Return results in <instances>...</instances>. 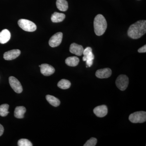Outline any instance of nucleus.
Instances as JSON below:
<instances>
[{"instance_id":"1","label":"nucleus","mask_w":146,"mask_h":146,"mask_svg":"<svg viewBox=\"0 0 146 146\" xmlns=\"http://www.w3.org/2000/svg\"><path fill=\"white\" fill-rule=\"evenodd\" d=\"M146 32V21L141 20L130 26L128 30L127 35L132 39H137L145 34Z\"/></svg>"},{"instance_id":"2","label":"nucleus","mask_w":146,"mask_h":146,"mask_svg":"<svg viewBox=\"0 0 146 146\" xmlns=\"http://www.w3.org/2000/svg\"><path fill=\"white\" fill-rule=\"evenodd\" d=\"M94 23L96 34L98 36H101L104 34L107 27V22L104 16L102 14H98L94 19Z\"/></svg>"},{"instance_id":"3","label":"nucleus","mask_w":146,"mask_h":146,"mask_svg":"<svg viewBox=\"0 0 146 146\" xmlns=\"http://www.w3.org/2000/svg\"><path fill=\"white\" fill-rule=\"evenodd\" d=\"M18 25L22 29L28 32H33L36 29V25L26 19H21L18 21Z\"/></svg>"},{"instance_id":"4","label":"nucleus","mask_w":146,"mask_h":146,"mask_svg":"<svg viewBox=\"0 0 146 146\" xmlns=\"http://www.w3.org/2000/svg\"><path fill=\"white\" fill-rule=\"evenodd\" d=\"M129 121L133 123H143L146 121V112L138 111L131 114L129 117Z\"/></svg>"},{"instance_id":"5","label":"nucleus","mask_w":146,"mask_h":146,"mask_svg":"<svg viewBox=\"0 0 146 146\" xmlns=\"http://www.w3.org/2000/svg\"><path fill=\"white\" fill-rule=\"evenodd\" d=\"M84 56L82 59L83 61H86V64L88 67H91L93 64V60L94 59V54L92 52V49L91 47H88L84 50Z\"/></svg>"},{"instance_id":"6","label":"nucleus","mask_w":146,"mask_h":146,"mask_svg":"<svg viewBox=\"0 0 146 146\" xmlns=\"http://www.w3.org/2000/svg\"><path fill=\"white\" fill-rule=\"evenodd\" d=\"M116 84L118 89L124 91L127 88L129 84V78L125 75L119 76L116 80Z\"/></svg>"},{"instance_id":"7","label":"nucleus","mask_w":146,"mask_h":146,"mask_svg":"<svg viewBox=\"0 0 146 146\" xmlns=\"http://www.w3.org/2000/svg\"><path fill=\"white\" fill-rule=\"evenodd\" d=\"M63 36V33L61 32L57 33L54 35L49 41L50 46L54 48L59 46L62 42Z\"/></svg>"},{"instance_id":"8","label":"nucleus","mask_w":146,"mask_h":146,"mask_svg":"<svg viewBox=\"0 0 146 146\" xmlns=\"http://www.w3.org/2000/svg\"><path fill=\"white\" fill-rule=\"evenodd\" d=\"M9 83L13 91L18 94H20L23 91V87L21 82L13 76L9 78Z\"/></svg>"},{"instance_id":"9","label":"nucleus","mask_w":146,"mask_h":146,"mask_svg":"<svg viewBox=\"0 0 146 146\" xmlns=\"http://www.w3.org/2000/svg\"><path fill=\"white\" fill-rule=\"evenodd\" d=\"M40 71L43 75L49 76L53 74L55 72L54 68L51 65L48 64H42L39 65Z\"/></svg>"},{"instance_id":"10","label":"nucleus","mask_w":146,"mask_h":146,"mask_svg":"<svg viewBox=\"0 0 146 146\" xmlns=\"http://www.w3.org/2000/svg\"><path fill=\"white\" fill-rule=\"evenodd\" d=\"M21 52L18 49L11 50L4 54L3 58L5 60H10L15 59L21 54Z\"/></svg>"},{"instance_id":"11","label":"nucleus","mask_w":146,"mask_h":146,"mask_svg":"<svg viewBox=\"0 0 146 146\" xmlns=\"http://www.w3.org/2000/svg\"><path fill=\"white\" fill-rule=\"evenodd\" d=\"M112 70L109 68L100 69L96 71V75L97 77L99 78H107L111 76Z\"/></svg>"},{"instance_id":"12","label":"nucleus","mask_w":146,"mask_h":146,"mask_svg":"<svg viewBox=\"0 0 146 146\" xmlns=\"http://www.w3.org/2000/svg\"><path fill=\"white\" fill-rule=\"evenodd\" d=\"M84 50V49L82 46L76 43H72L70 46V52L79 56L83 54Z\"/></svg>"},{"instance_id":"13","label":"nucleus","mask_w":146,"mask_h":146,"mask_svg":"<svg viewBox=\"0 0 146 146\" xmlns=\"http://www.w3.org/2000/svg\"><path fill=\"white\" fill-rule=\"evenodd\" d=\"M94 114L99 117H103L107 115L108 108L106 105L100 106L94 110Z\"/></svg>"},{"instance_id":"14","label":"nucleus","mask_w":146,"mask_h":146,"mask_svg":"<svg viewBox=\"0 0 146 146\" xmlns=\"http://www.w3.org/2000/svg\"><path fill=\"white\" fill-rule=\"evenodd\" d=\"M11 33L7 29H4L0 32V43L5 44L10 40Z\"/></svg>"},{"instance_id":"15","label":"nucleus","mask_w":146,"mask_h":146,"mask_svg":"<svg viewBox=\"0 0 146 146\" xmlns=\"http://www.w3.org/2000/svg\"><path fill=\"white\" fill-rule=\"evenodd\" d=\"M65 18V15L64 13L55 12L52 15L51 19L53 23H58L62 22Z\"/></svg>"},{"instance_id":"16","label":"nucleus","mask_w":146,"mask_h":146,"mask_svg":"<svg viewBox=\"0 0 146 146\" xmlns=\"http://www.w3.org/2000/svg\"><path fill=\"white\" fill-rule=\"evenodd\" d=\"M26 112L25 108L23 106H17L14 111V116L18 119H23L24 114Z\"/></svg>"},{"instance_id":"17","label":"nucleus","mask_w":146,"mask_h":146,"mask_svg":"<svg viewBox=\"0 0 146 146\" xmlns=\"http://www.w3.org/2000/svg\"><path fill=\"white\" fill-rule=\"evenodd\" d=\"M79 58L76 56H71L68 57L65 60V63L71 67H75L79 63Z\"/></svg>"},{"instance_id":"18","label":"nucleus","mask_w":146,"mask_h":146,"mask_svg":"<svg viewBox=\"0 0 146 146\" xmlns=\"http://www.w3.org/2000/svg\"><path fill=\"white\" fill-rule=\"evenodd\" d=\"M56 5L57 8L60 11H65L68 10V3L66 0H57Z\"/></svg>"},{"instance_id":"19","label":"nucleus","mask_w":146,"mask_h":146,"mask_svg":"<svg viewBox=\"0 0 146 146\" xmlns=\"http://www.w3.org/2000/svg\"><path fill=\"white\" fill-rule=\"evenodd\" d=\"M46 99L47 101L54 107H57L60 104V100L53 96L49 95H47L46 96Z\"/></svg>"},{"instance_id":"20","label":"nucleus","mask_w":146,"mask_h":146,"mask_svg":"<svg viewBox=\"0 0 146 146\" xmlns=\"http://www.w3.org/2000/svg\"><path fill=\"white\" fill-rule=\"evenodd\" d=\"M71 84L70 82L66 79H62L58 83V86L60 89H67L70 87Z\"/></svg>"},{"instance_id":"21","label":"nucleus","mask_w":146,"mask_h":146,"mask_svg":"<svg viewBox=\"0 0 146 146\" xmlns=\"http://www.w3.org/2000/svg\"><path fill=\"white\" fill-rule=\"evenodd\" d=\"M9 105L7 104H3L0 106V116L5 117L9 113L8 111Z\"/></svg>"},{"instance_id":"22","label":"nucleus","mask_w":146,"mask_h":146,"mask_svg":"<svg viewBox=\"0 0 146 146\" xmlns=\"http://www.w3.org/2000/svg\"><path fill=\"white\" fill-rule=\"evenodd\" d=\"M18 145L19 146H32L31 142L27 139H21L18 141Z\"/></svg>"},{"instance_id":"23","label":"nucleus","mask_w":146,"mask_h":146,"mask_svg":"<svg viewBox=\"0 0 146 146\" xmlns=\"http://www.w3.org/2000/svg\"><path fill=\"white\" fill-rule=\"evenodd\" d=\"M97 140L96 138H91L87 141L84 146H95L96 145Z\"/></svg>"},{"instance_id":"24","label":"nucleus","mask_w":146,"mask_h":146,"mask_svg":"<svg viewBox=\"0 0 146 146\" xmlns=\"http://www.w3.org/2000/svg\"><path fill=\"white\" fill-rule=\"evenodd\" d=\"M139 53H145L146 52V45H145L141 47L138 50Z\"/></svg>"},{"instance_id":"25","label":"nucleus","mask_w":146,"mask_h":146,"mask_svg":"<svg viewBox=\"0 0 146 146\" xmlns=\"http://www.w3.org/2000/svg\"><path fill=\"white\" fill-rule=\"evenodd\" d=\"M4 130V129L3 127L0 124V136L3 135Z\"/></svg>"}]
</instances>
